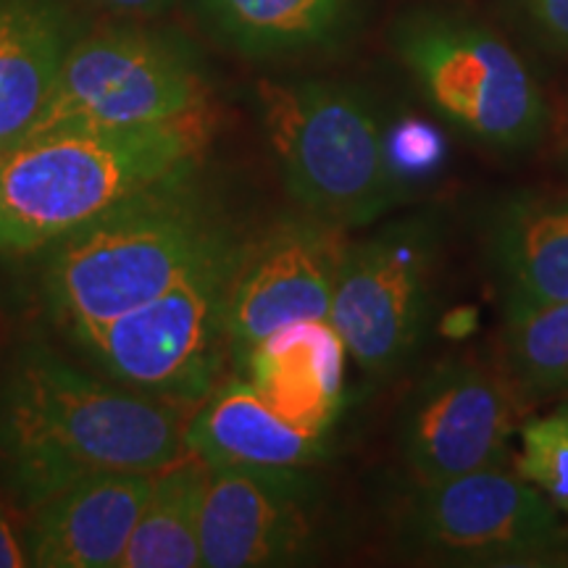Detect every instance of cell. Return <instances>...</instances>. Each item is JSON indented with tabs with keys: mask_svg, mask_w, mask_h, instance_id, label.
Here are the masks:
<instances>
[{
	"mask_svg": "<svg viewBox=\"0 0 568 568\" xmlns=\"http://www.w3.org/2000/svg\"><path fill=\"white\" fill-rule=\"evenodd\" d=\"M211 466L184 453L153 474L151 493L116 568H197L201 510Z\"/></svg>",
	"mask_w": 568,
	"mask_h": 568,
	"instance_id": "d6986e66",
	"label": "cell"
},
{
	"mask_svg": "<svg viewBox=\"0 0 568 568\" xmlns=\"http://www.w3.org/2000/svg\"><path fill=\"white\" fill-rule=\"evenodd\" d=\"M500 353L521 403L568 393V301L506 314Z\"/></svg>",
	"mask_w": 568,
	"mask_h": 568,
	"instance_id": "ffe728a7",
	"label": "cell"
},
{
	"mask_svg": "<svg viewBox=\"0 0 568 568\" xmlns=\"http://www.w3.org/2000/svg\"><path fill=\"white\" fill-rule=\"evenodd\" d=\"M184 408L82 372L42 339L0 372V481L19 508L98 474H155L187 453Z\"/></svg>",
	"mask_w": 568,
	"mask_h": 568,
	"instance_id": "6da1fadb",
	"label": "cell"
},
{
	"mask_svg": "<svg viewBox=\"0 0 568 568\" xmlns=\"http://www.w3.org/2000/svg\"><path fill=\"white\" fill-rule=\"evenodd\" d=\"M255 103L284 187L301 211L353 230L408 197L387 166V119L364 90L326 80H261Z\"/></svg>",
	"mask_w": 568,
	"mask_h": 568,
	"instance_id": "277c9868",
	"label": "cell"
},
{
	"mask_svg": "<svg viewBox=\"0 0 568 568\" xmlns=\"http://www.w3.org/2000/svg\"><path fill=\"white\" fill-rule=\"evenodd\" d=\"M516 435L521 447L514 458V471L568 516V406L529 418Z\"/></svg>",
	"mask_w": 568,
	"mask_h": 568,
	"instance_id": "44dd1931",
	"label": "cell"
},
{
	"mask_svg": "<svg viewBox=\"0 0 568 568\" xmlns=\"http://www.w3.org/2000/svg\"><path fill=\"white\" fill-rule=\"evenodd\" d=\"M88 3H92L101 11L113 13V17L145 21L166 13L176 0H88Z\"/></svg>",
	"mask_w": 568,
	"mask_h": 568,
	"instance_id": "cb8c5ba5",
	"label": "cell"
},
{
	"mask_svg": "<svg viewBox=\"0 0 568 568\" xmlns=\"http://www.w3.org/2000/svg\"><path fill=\"white\" fill-rule=\"evenodd\" d=\"M345 361L347 347L329 318H314L274 332L234 364L276 414L329 435L345 403Z\"/></svg>",
	"mask_w": 568,
	"mask_h": 568,
	"instance_id": "9a60e30c",
	"label": "cell"
},
{
	"mask_svg": "<svg viewBox=\"0 0 568 568\" xmlns=\"http://www.w3.org/2000/svg\"><path fill=\"white\" fill-rule=\"evenodd\" d=\"M237 224L203 166L169 176L42 247V308L67 337L111 322L161 295Z\"/></svg>",
	"mask_w": 568,
	"mask_h": 568,
	"instance_id": "7a4b0ae2",
	"label": "cell"
},
{
	"mask_svg": "<svg viewBox=\"0 0 568 568\" xmlns=\"http://www.w3.org/2000/svg\"><path fill=\"white\" fill-rule=\"evenodd\" d=\"M385 153L395 182L410 195L418 182L432 180L443 169L447 145L437 126L424 119L403 116L400 122H387Z\"/></svg>",
	"mask_w": 568,
	"mask_h": 568,
	"instance_id": "7402d4cb",
	"label": "cell"
},
{
	"mask_svg": "<svg viewBox=\"0 0 568 568\" xmlns=\"http://www.w3.org/2000/svg\"><path fill=\"white\" fill-rule=\"evenodd\" d=\"M153 474H98L42 500L24 531L34 568H116Z\"/></svg>",
	"mask_w": 568,
	"mask_h": 568,
	"instance_id": "5bb4252c",
	"label": "cell"
},
{
	"mask_svg": "<svg viewBox=\"0 0 568 568\" xmlns=\"http://www.w3.org/2000/svg\"><path fill=\"white\" fill-rule=\"evenodd\" d=\"M209 105L211 82L195 48L182 34L132 19L71 45L51 98L19 142L159 124Z\"/></svg>",
	"mask_w": 568,
	"mask_h": 568,
	"instance_id": "52a82bcc",
	"label": "cell"
},
{
	"mask_svg": "<svg viewBox=\"0 0 568 568\" xmlns=\"http://www.w3.org/2000/svg\"><path fill=\"white\" fill-rule=\"evenodd\" d=\"M481 251L506 314L568 301V187L497 197L481 216Z\"/></svg>",
	"mask_w": 568,
	"mask_h": 568,
	"instance_id": "4fadbf2b",
	"label": "cell"
},
{
	"mask_svg": "<svg viewBox=\"0 0 568 568\" xmlns=\"http://www.w3.org/2000/svg\"><path fill=\"white\" fill-rule=\"evenodd\" d=\"M245 234L237 224L153 301L69 339L119 385L197 408L232 355L226 308Z\"/></svg>",
	"mask_w": 568,
	"mask_h": 568,
	"instance_id": "5b68a950",
	"label": "cell"
},
{
	"mask_svg": "<svg viewBox=\"0 0 568 568\" xmlns=\"http://www.w3.org/2000/svg\"><path fill=\"white\" fill-rule=\"evenodd\" d=\"M524 13L542 45L568 53V0H524Z\"/></svg>",
	"mask_w": 568,
	"mask_h": 568,
	"instance_id": "603a6c76",
	"label": "cell"
},
{
	"mask_svg": "<svg viewBox=\"0 0 568 568\" xmlns=\"http://www.w3.org/2000/svg\"><path fill=\"white\" fill-rule=\"evenodd\" d=\"M30 566L24 550V539H19L17 529H13L9 510L3 506L0 497V568H24Z\"/></svg>",
	"mask_w": 568,
	"mask_h": 568,
	"instance_id": "d4e9b609",
	"label": "cell"
},
{
	"mask_svg": "<svg viewBox=\"0 0 568 568\" xmlns=\"http://www.w3.org/2000/svg\"><path fill=\"white\" fill-rule=\"evenodd\" d=\"M471 329H474V314H471V311H458L456 326H450V329H447V332H453V335H456V337H464Z\"/></svg>",
	"mask_w": 568,
	"mask_h": 568,
	"instance_id": "484cf974",
	"label": "cell"
},
{
	"mask_svg": "<svg viewBox=\"0 0 568 568\" xmlns=\"http://www.w3.org/2000/svg\"><path fill=\"white\" fill-rule=\"evenodd\" d=\"M560 159H564V163L568 166V138H566V142H564V153H560Z\"/></svg>",
	"mask_w": 568,
	"mask_h": 568,
	"instance_id": "4316f807",
	"label": "cell"
},
{
	"mask_svg": "<svg viewBox=\"0 0 568 568\" xmlns=\"http://www.w3.org/2000/svg\"><path fill=\"white\" fill-rule=\"evenodd\" d=\"M80 38L61 0H0V153L30 132Z\"/></svg>",
	"mask_w": 568,
	"mask_h": 568,
	"instance_id": "e0dca14e",
	"label": "cell"
},
{
	"mask_svg": "<svg viewBox=\"0 0 568 568\" xmlns=\"http://www.w3.org/2000/svg\"><path fill=\"white\" fill-rule=\"evenodd\" d=\"M209 30L253 61L311 55L343 42L361 0H197Z\"/></svg>",
	"mask_w": 568,
	"mask_h": 568,
	"instance_id": "ac0fdd59",
	"label": "cell"
},
{
	"mask_svg": "<svg viewBox=\"0 0 568 568\" xmlns=\"http://www.w3.org/2000/svg\"><path fill=\"white\" fill-rule=\"evenodd\" d=\"M213 105L126 130L55 132L0 153V255L38 253L140 190L203 166Z\"/></svg>",
	"mask_w": 568,
	"mask_h": 568,
	"instance_id": "3957f363",
	"label": "cell"
},
{
	"mask_svg": "<svg viewBox=\"0 0 568 568\" xmlns=\"http://www.w3.org/2000/svg\"><path fill=\"white\" fill-rule=\"evenodd\" d=\"M347 245V230L301 209L247 230L226 308L232 358L284 326L329 318Z\"/></svg>",
	"mask_w": 568,
	"mask_h": 568,
	"instance_id": "7c38bea8",
	"label": "cell"
},
{
	"mask_svg": "<svg viewBox=\"0 0 568 568\" xmlns=\"http://www.w3.org/2000/svg\"><path fill=\"white\" fill-rule=\"evenodd\" d=\"M393 48L426 105L464 138L497 153H527L545 140V92L521 53L487 24L410 11L395 21Z\"/></svg>",
	"mask_w": 568,
	"mask_h": 568,
	"instance_id": "8992f818",
	"label": "cell"
},
{
	"mask_svg": "<svg viewBox=\"0 0 568 568\" xmlns=\"http://www.w3.org/2000/svg\"><path fill=\"white\" fill-rule=\"evenodd\" d=\"M326 527V493L308 466H211L201 510L205 568L314 564Z\"/></svg>",
	"mask_w": 568,
	"mask_h": 568,
	"instance_id": "8fae6325",
	"label": "cell"
},
{
	"mask_svg": "<svg viewBox=\"0 0 568 568\" xmlns=\"http://www.w3.org/2000/svg\"><path fill=\"white\" fill-rule=\"evenodd\" d=\"M521 406L503 368L453 355L426 368L397 410V456L422 481L508 466Z\"/></svg>",
	"mask_w": 568,
	"mask_h": 568,
	"instance_id": "30bf717a",
	"label": "cell"
},
{
	"mask_svg": "<svg viewBox=\"0 0 568 568\" xmlns=\"http://www.w3.org/2000/svg\"><path fill=\"white\" fill-rule=\"evenodd\" d=\"M443 258L445 219L435 209L403 213L347 245L329 324L368 379H395L414 364L432 326Z\"/></svg>",
	"mask_w": 568,
	"mask_h": 568,
	"instance_id": "9c48e42d",
	"label": "cell"
},
{
	"mask_svg": "<svg viewBox=\"0 0 568 568\" xmlns=\"http://www.w3.org/2000/svg\"><path fill=\"white\" fill-rule=\"evenodd\" d=\"M184 447L209 466H314L326 456V435L276 414L243 374L222 376L184 429Z\"/></svg>",
	"mask_w": 568,
	"mask_h": 568,
	"instance_id": "2e32d148",
	"label": "cell"
},
{
	"mask_svg": "<svg viewBox=\"0 0 568 568\" xmlns=\"http://www.w3.org/2000/svg\"><path fill=\"white\" fill-rule=\"evenodd\" d=\"M558 514L537 487L503 466L437 481L410 479L389 527L400 550L424 564L564 566L568 527Z\"/></svg>",
	"mask_w": 568,
	"mask_h": 568,
	"instance_id": "ba28073f",
	"label": "cell"
}]
</instances>
